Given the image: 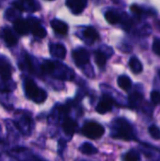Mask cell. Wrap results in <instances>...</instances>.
Listing matches in <instances>:
<instances>
[{
  "instance_id": "obj_1",
  "label": "cell",
  "mask_w": 160,
  "mask_h": 161,
  "mask_svg": "<svg viewBox=\"0 0 160 161\" xmlns=\"http://www.w3.org/2000/svg\"><path fill=\"white\" fill-rule=\"evenodd\" d=\"M41 70L43 73L54 76L58 79L71 80L74 76V73L71 69L67 68L65 65H62L58 62L46 60L41 65Z\"/></svg>"
},
{
  "instance_id": "obj_2",
  "label": "cell",
  "mask_w": 160,
  "mask_h": 161,
  "mask_svg": "<svg viewBox=\"0 0 160 161\" xmlns=\"http://www.w3.org/2000/svg\"><path fill=\"white\" fill-rule=\"evenodd\" d=\"M112 137L124 141H132L135 139V134L132 125L125 119L119 118L112 124Z\"/></svg>"
},
{
  "instance_id": "obj_3",
  "label": "cell",
  "mask_w": 160,
  "mask_h": 161,
  "mask_svg": "<svg viewBox=\"0 0 160 161\" xmlns=\"http://www.w3.org/2000/svg\"><path fill=\"white\" fill-rule=\"evenodd\" d=\"M24 88H25V92L26 97L34 101L37 104L43 103L45 99L47 98V92L43 91L42 89L38 88L36 83L30 78L26 77L25 79Z\"/></svg>"
},
{
  "instance_id": "obj_4",
  "label": "cell",
  "mask_w": 160,
  "mask_h": 161,
  "mask_svg": "<svg viewBox=\"0 0 160 161\" xmlns=\"http://www.w3.org/2000/svg\"><path fill=\"white\" fill-rule=\"evenodd\" d=\"M82 132L87 138L91 140H97L105 134V128L100 124L94 121H90L84 125Z\"/></svg>"
},
{
  "instance_id": "obj_5",
  "label": "cell",
  "mask_w": 160,
  "mask_h": 161,
  "mask_svg": "<svg viewBox=\"0 0 160 161\" xmlns=\"http://www.w3.org/2000/svg\"><path fill=\"white\" fill-rule=\"evenodd\" d=\"M27 22L29 25V29L36 38L42 39L46 36V29L41 25V22L38 19H36L35 17H29L27 19Z\"/></svg>"
},
{
  "instance_id": "obj_6",
  "label": "cell",
  "mask_w": 160,
  "mask_h": 161,
  "mask_svg": "<svg viewBox=\"0 0 160 161\" xmlns=\"http://www.w3.org/2000/svg\"><path fill=\"white\" fill-rule=\"evenodd\" d=\"M72 56L74 63L78 67H82L90 61V54L85 48H78L74 50Z\"/></svg>"
},
{
  "instance_id": "obj_7",
  "label": "cell",
  "mask_w": 160,
  "mask_h": 161,
  "mask_svg": "<svg viewBox=\"0 0 160 161\" xmlns=\"http://www.w3.org/2000/svg\"><path fill=\"white\" fill-rule=\"evenodd\" d=\"M13 7L19 11H36L40 8L35 0H16Z\"/></svg>"
},
{
  "instance_id": "obj_8",
  "label": "cell",
  "mask_w": 160,
  "mask_h": 161,
  "mask_svg": "<svg viewBox=\"0 0 160 161\" xmlns=\"http://www.w3.org/2000/svg\"><path fill=\"white\" fill-rule=\"evenodd\" d=\"M113 105H114V99L111 96L105 94L103 95L98 105L96 106V111L100 114H106L107 112H109L112 109Z\"/></svg>"
},
{
  "instance_id": "obj_9",
  "label": "cell",
  "mask_w": 160,
  "mask_h": 161,
  "mask_svg": "<svg viewBox=\"0 0 160 161\" xmlns=\"http://www.w3.org/2000/svg\"><path fill=\"white\" fill-rule=\"evenodd\" d=\"M67 7L74 14H80L88 5V0H66Z\"/></svg>"
},
{
  "instance_id": "obj_10",
  "label": "cell",
  "mask_w": 160,
  "mask_h": 161,
  "mask_svg": "<svg viewBox=\"0 0 160 161\" xmlns=\"http://www.w3.org/2000/svg\"><path fill=\"white\" fill-rule=\"evenodd\" d=\"M1 36L8 46H14L18 42V39L13 31L8 27H4L1 32Z\"/></svg>"
},
{
  "instance_id": "obj_11",
  "label": "cell",
  "mask_w": 160,
  "mask_h": 161,
  "mask_svg": "<svg viewBox=\"0 0 160 161\" xmlns=\"http://www.w3.org/2000/svg\"><path fill=\"white\" fill-rule=\"evenodd\" d=\"M13 27L19 35H26L30 31L27 20L21 19L20 17L13 21Z\"/></svg>"
},
{
  "instance_id": "obj_12",
  "label": "cell",
  "mask_w": 160,
  "mask_h": 161,
  "mask_svg": "<svg viewBox=\"0 0 160 161\" xmlns=\"http://www.w3.org/2000/svg\"><path fill=\"white\" fill-rule=\"evenodd\" d=\"M50 54L58 59H63L66 57V48L61 43H53L50 45Z\"/></svg>"
},
{
  "instance_id": "obj_13",
  "label": "cell",
  "mask_w": 160,
  "mask_h": 161,
  "mask_svg": "<svg viewBox=\"0 0 160 161\" xmlns=\"http://www.w3.org/2000/svg\"><path fill=\"white\" fill-rule=\"evenodd\" d=\"M51 26L53 28V30L55 32H57L58 34L59 35H66L68 30H69V27H68V25L61 21V20H58V19H54L51 21Z\"/></svg>"
},
{
  "instance_id": "obj_14",
  "label": "cell",
  "mask_w": 160,
  "mask_h": 161,
  "mask_svg": "<svg viewBox=\"0 0 160 161\" xmlns=\"http://www.w3.org/2000/svg\"><path fill=\"white\" fill-rule=\"evenodd\" d=\"M77 128V124L72 118H65L62 123V129L68 136H73Z\"/></svg>"
},
{
  "instance_id": "obj_15",
  "label": "cell",
  "mask_w": 160,
  "mask_h": 161,
  "mask_svg": "<svg viewBox=\"0 0 160 161\" xmlns=\"http://www.w3.org/2000/svg\"><path fill=\"white\" fill-rule=\"evenodd\" d=\"M83 37L85 40H87L88 43H93L96 40L99 39V34L94 27L87 26L83 31Z\"/></svg>"
},
{
  "instance_id": "obj_16",
  "label": "cell",
  "mask_w": 160,
  "mask_h": 161,
  "mask_svg": "<svg viewBox=\"0 0 160 161\" xmlns=\"http://www.w3.org/2000/svg\"><path fill=\"white\" fill-rule=\"evenodd\" d=\"M129 67L131 69V71L134 74H140L142 72L143 70V66L142 63L140 61V59L136 57H132L129 60Z\"/></svg>"
},
{
  "instance_id": "obj_17",
  "label": "cell",
  "mask_w": 160,
  "mask_h": 161,
  "mask_svg": "<svg viewBox=\"0 0 160 161\" xmlns=\"http://www.w3.org/2000/svg\"><path fill=\"white\" fill-rule=\"evenodd\" d=\"M80 152L86 156H92V155H95L98 153V150L95 146H93L91 143L90 142H85L83 143L80 148H79Z\"/></svg>"
},
{
  "instance_id": "obj_18",
  "label": "cell",
  "mask_w": 160,
  "mask_h": 161,
  "mask_svg": "<svg viewBox=\"0 0 160 161\" xmlns=\"http://www.w3.org/2000/svg\"><path fill=\"white\" fill-rule=\"evenodd\" d=\"M105 18L111 25H116L119 22H121V15L118 12L114 11V10L107 11L106 14H105Z\"/></svg>"
},
{
  "instance_id": "obj_19",
  "label": "cell",
  "mask_w": 160,
  "mask_h": 161,
  "mask_svg": "<svg viewBox=\"0 0 160 161\" xmlns=\"http://www.w3.org/2000/svg\"><path fill=\"white\" fill-rule=\"evenodd\" d=\"M118 85L124 91H129L132 87V81L127 75H121L118 78Z\"/></svg>"
},
{
  "instance_id": "obj_20",
  "label": "cell",
  "mask_w": 160,
  "mask_h": 161,
  "mask_svg": "<svg viewBox=\"0 0 160 161\" xmlns=\"http://www.w3.org/2000/svg\"><path fill=\"white\" fill-rule=\"evenodd\" d=\"M94 58H95V62L98 65V67L100 68H104L106 63H107V56L104 52L98 50L95 52L94 54Z\"/></svg>"
},
{
  "instance_id": "obj_21",
  "label": "cell",
  "mask_w": 160,
  "mask_h": 161,
  "mask_svg": "<svg viewBox=\"0 0 160 161\" xmlns=\"http://www.w3.org/2000/svg\"><path fill=\"white\" fill-rule=\"evenodd\" d=\"M0 75L4 80H8L11 75V68L8 64L0 62Z\"/></svg>"
},
{
  "instance_id": "obj_22",
  "label": "cell",
  "mask_w": 160,
  "mask_h": 161,
  "mask_svg": "<svg viewBox=\"0 0 160 161\" xmlns=\"http://www.w3.org/2000/svg\"><path fill=\"white\" fill-rule=\"evenodd\" d=\"M18 9L17 8H8L5 12V17L6 19L9 20V21H14L16 20L17 18L20 17V15L18 14Z\"/></svg>"
},
{
  "instance_id": "obj_23",
  "label": "cell",
  "mask_w": 160,
  "mask_h": 161,
  "mask_svg": "<svg viewBox=\"0 0 160 161\" xmlns=\"http://www.w3.org/2000/svg\"><path fill=\"white\" fill-rule=\"evenodd\" d=\"M124 159L125 161H138L141 160V155L135 151V150H131L129 152H127L124 157Z\"/></svg>"
},
{
  "instance_id": "obj_24",
  "label": "cell",
  "mask_w": 160,
  "mask_h": 161,
  "mask_svg": "<svg viewBox=\"0 0 160 161\" xmlns=\"http://www.w3.org/2000/svg\"><path fill=\"white\" fill-rule=\"evenodd\" d=\"M142 99H143V96L140 92H134V93H132V94L129 95V102L134 107L137 106V105H139L141 102Z\"/></svg>"
},
{
  "instance_id": "obj_25",
  "label": "cell",
  "mask_w": 160,
  "mask_h": 161,
  "mask_svg": "<svg viewBox=\"0 0 160 161\" xmlns=\"http://www.w3.org/2000/svg\"><path fill=\"white\" fill-rule=\"evenodd\" d=\"M149 134L151 135L152 138L156 139V140H160V128L158 126L153 125L151 126H149Z\"/></svg>"
},
{
  "instance_id": "obj_26",
  "label": "cell",
  "mask_w": 160,
  "mask_h": 161,
  "mask_svg": "<svg viewBox=\"0 0 160 161\" xmlns=\"http://www.w3.org/2000/svg\"><path fill=\"white\" fill-rule=\"evenodd\" d=\"M151 101L154 105L160 104V92L158 91H153L151 92Z\"/></svg>"
},
{
  "instance_id": "obj_27",
  "label": "cell",
  "mask_w": 160,
  "mask_h": 161,
  "mask_svg": "<svg viewBox=\"0 0 160 161\" xmlns=\"http://www.w3.org/2000/svg\"><path fill=\"white\" fill-rule=\"evenodd\" d=\"M130 9H131V11L134 13V14H136V15H142L145 11H144V9L142 8H141L140 6H138V5H132L131 7H130Z\"/></svg>"
},
{
  "instance_id": "obj_28",
  "label": "cell",
  "mask_w": 160,
  "mask_h": 161,
  "mask_svg": "<svg viewBox=\"0 0 160 161\" xmlns=\"http://www.w3.org/2000/svg\"><path fill=\"white\" fill-rule=\"evenodd\" d=\"M153 50L154 52L160 56V40L159 39H156L153 42Z\"/></svg>"
},
{
  "instance_id": "obj_29",
  "label": "cell",
  "mask_w": 160,
  "mask_h": 161,
  "mask_svg": "<svg viewBox=\"0 0 160 161\" xmlns=\"http://www.w3.org/2000/svg\"><path fill=\"white\" fill-rule=\"evenodd\" d=\"M159 76H160V72H159Z\"/></svg>"
}]
</instances>
